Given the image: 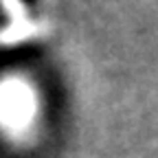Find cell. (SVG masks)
I'll list each match as a JSON object with an SVG mask.
<instances>
[{
    "label": "cell",
    "instance_id": "obj_1",
    "mask_svg": "<svg viewBox=\"0 0 158 158\" xmlns=\"http://www.w3.org/2000/svg\"><path fill=\"white\" fill-rule=\"evenodd\" d=\"M31 112V97L22 86H7L0 92V114L2 118L15 123L24 121Z\"/></svg>",
    "mask_w": 158,
    "mask_h": 158
}]
</instances>
